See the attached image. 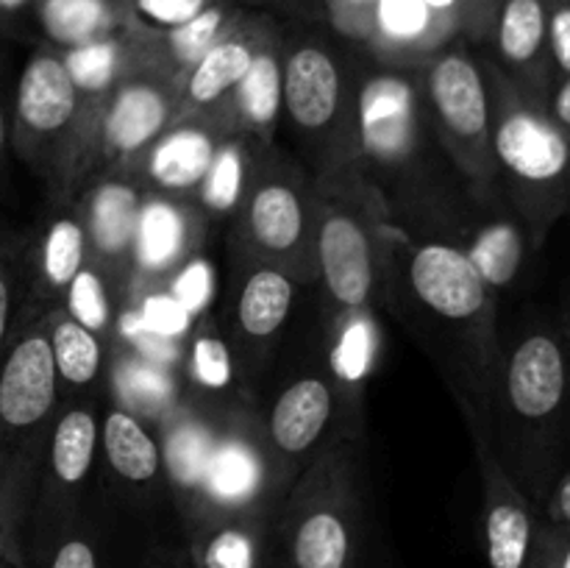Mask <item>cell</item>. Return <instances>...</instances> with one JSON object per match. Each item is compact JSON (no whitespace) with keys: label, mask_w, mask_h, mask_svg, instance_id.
<instances>
[{"label":"cell","mask_w":570,"mask_h":568,"mask_svg":"<svg viewBox=\"0 0 570 568\" xmlns=\"http://www.w3.org/2000/svg\"><path fill=\"white\" fill-rule=\"evenodd\" d=\"M382 304L438 362L454 399L488 412L501 365L499 295L462 245L387 217Z\"/></svg>","instance_id":"6da1fadb"},{"label":"cell","mask_w":570,"mask_h":568,"mask_svg":"<svg viewBox=\"0 0 570 568\" xmlns=\"http://www.w3.org/2000/svg\"><path fill=\"white\" fill-rule=\"evenodd\" d=\"M234 243L315 284V178L282 150L254 148Z\"/></svg>","instance_id":"30bf717a"},{"label":"cell","mask_w":570,"mask_h":568,"mask_svg":"<svg viewBox=\"0 0 570 568\" xmlns=\"http://www.w3.org/2000/svg\"><path fill=\"white\" fill-rule=\"evenodd\" d=\"M33 17L56 50L78 48L131 26L128 11L115 0H33Z\"/></svg>","instance_id":"d6a6232c"},{"label":"cell","mask_w":570,"mask_h":568,"mask_svg":"<svg viewBox=\"0 0 570 568\" xmlns=\"http://www.w3.org/2000/svg\"><path fill=\"white\" fill-rule=\"evenodd\" d=\"M81 111L83 98L61 53L42 45L28 56L11 92L9 148L50 184L76 137Z\"/></svg>","instance_id":"8fae6325"},{"label":"cell","mask_w":570,"mask_h":568,"mask_svg":"<svg viewBox=\"0 0 570 568\" xmlns=\"http://www.w3.org/2000/svg\"><path fill=\"white\" fill-rule=\"evenodd\" d=\"M554 76H570V0H543Z\"/></svg>","instance_id":"7bdbcfd3"},{"label":"cell","mask_w":570,"mask_h":568,"mask_svg":"<svg viewBox=\"0 0 570 568\" xmlns=\"http://www.w3.org/2000/svg\"><path fill=\"white\" fill-rule=\"evenodd\" d=\"M560 329H562V337H566V345H568V356H570V301H568L566 312H562V317H560Z\"/></svg>","instance_id":"f907efd6"},{"label":"cell","mask_w":570,"mask_h":568,"mask_svg":"<svg viewBox=\"0 0 570 568\" xmlns=\"http://www.w3.org/2000/svg\"><path fill=\"white\" fill-rule=\"evenodd\" d=\"M488 39L493 42L490 61L529 98L546 104L557 76L549 53L543 0H501Z\"/></svg>","instance_id":"44dd1931"},{"label":"cell","mask_w":570,"mask_h":568,"mask_svg":"<svg viewBox=\"0 0 570 568\" xmlns=\"http://www.w3.org/2000/svg\"><path fill=\"white\" fill-rule=\"evenodd\" d=\"M540 516L570 529V466L554 479L551 490L540 505Z\"/></svg>","instance_id":"f6af8a7d"},{"label":"cell","mask_w":570,"mask_h":568,"mask_svg":"<svg viewBox=\"0 0 570 568\" xmlns=\"http://www.w3.org/2000/svg\"><path fill=\"white\" fill-rule=\"evenodd\" d=\"M282 123L304 150L312 178L354 173L356 72L317 37L282 39Z\"/></svg>","instance_id":"52a82bcc"},{"label":"cell","mask_w":570,"mask_h":568,"mask_svg":"<svg viewBox=\"0 0 570 568\" xmlns=\"http://www.w3.org/2000/svg\"><path fill=\"white\" fill-rule=\"evenodd\" d=\"M176 120L178 84L156 67L131 72L98 98H83L76 137L48 184L53 200H76L98 178L131 173Z\"/></svg>","instance_id":"5b68a950"},{"label":"cell","mask_w":570,"mask_h":568,"mask_svg":"<svg viewBox=\"0 0 570 568\" xmlns=\"http://www.w3.org/2000/svg\"><path fill=\"white\" fill-rule=\"evenodd\" d=\"M529 568H570V529L540 516Z\"/></svg>","instance_id":"b9f144b4"},{"label":"cell","mask_w":570,"mask_h":568,"mask_svg":"<svg viewBox=\"0 0 570 568\" xmlns=\"http://www.w3.org/2000/svg\"><path fill=\"white\" fill-rule=\"evenodd\" d=\"M189 568H193V566H189Z\"/></svg>","instance_id":"9f6ffc18"},{"label":"cell","mask_w":570,"mask_h":568,"mask_svg":"<svg viewBox=\"0 0 570 568\" xmlns=\"http://www.w3.org/2000/svg\"><path fill=\"white\" fill-rule=\"evenodd\" d=\"M273 37L265 20L239 17L178 84V117L226 115L228 95L237 89L262 45Z\"/></svg>","instance_id":"7402d4cb"},{"label":"cell","mask_w":570,"mask_h":568,"mask_svg":"<svg viewBox=\"0 0 570 568\" xmlns=\"http://www.w3.org/2000/svg\"><path fill=\"white\" fill-rule=\"evenodd\" d=\"M421 92L434 143L468 198L501 200L493 167V104L482 59L465 45L438 50L423 67Z\"/></svg>","instance_id":"9c48e42d"},{"label":"cell","mask_w":570,"mask_h":568,"mask_svg":"<svg viewBox=\"0 0 570 568\" xmlns=\"http://www.w3.org/2000/svg\"><path fill=\"white\" fill-rule=\"evenodd\" d=\"M365 42L382 53V65L412 67L417 50H434L440 39V17L423 0H376Z\"/></svg>","instance_id":"1f68e13d"},{"label":"cell","mask_w":570,"mask_h":568,"mask_svg":"<svg viewBox=\"0 0 570 568\" xmlns=\"http://www.w3.org/2000/svg\"><path fill=\"white\" fill-rule=\"evenodd\" d=\"M9 131H11V92L3 76V59H0V165H3L6 148H9Z\"/></svg>","instance_id":"7dc6e473"},{"label":"cell","mask_w":570,"mask_h":568,"mask_svg":"<svg viewBox=\"0 0 570 568\" xmlns=\"http://www.w3.org/2000/svg\"><path fill=\"white\" fill-rule=\"evenodd\" d=\"M209 3L212 0H131L128 22L145 33L170 31L200 14Z\"/></svg>","instance_id":"60d3db41"},{"label":"cell","mask_w":570,"mask_h":568,"mask_svg":"<svg viewBox=\"0 0 570 568\" xmlns=\"http://www.w3.org/2000/svg\"><path fill=\"white\" fill-rule=\"evenodd\" d=\"M9 568H14V566H9Z\"/></svg>","instance_id":"11a10c76"},{"label":"cell","mask_w":570,"mask_h":568,"mask_svg":"<svg viewBox=\"0 0 570 568\" xmlns=\"http://www.w3.org/2000/svg\"><path fill=\"white\" fill-rule=\"evenodd\" d=\"M287 484L278 482L262 445L256 415L232 410L223 418L198 501L184 516L187 535L232 516H278Z\"/></svg>","instance_id":"7c38bea8"},{"label":"cell","mask_w":570,"mask_h":568,"mask_svg":"<svg viewBox=\"0 0 570 568\" xmlns=\"http://www.w3.org/2000/svg\"><path fill=\"white\" fill-rule=\"evenodd\" d=\"M165 290L189 312V315H206L212 298H215V267L209 265V259L195 254L193 259L167 282Z\"/></svg>","instance_id":"ab89813d"},{"label":"cell","mask_w":570,"mask_h":568,"mask_svg":"<svg viewBox=\"0 0 570 568\" xmlns=\"http://www.w3.org/2000/svg\"><path fill=\"white\" fill-rule=\"evenodd\" d=\"M232 131L234 126L226 115L178 117L145 150V156L128 176L137 178L145 189L193 200L200 182L209 173L217 148Z\"/></svg>","instance_id":"d6986e66"},{"label":"cell","mask_w":570,"mask_h":568,"mask_svg":"<svg viewBox=\"0 0 570 568\" xmlns=\"http://www.w3.org/2000/svg\"><path fill=\"white\" fill-rule=\"evenodd\" d=\"M323 329H326V365L340 390L343 418H348L351 404L360 401L362 388L376 371L379 337H382L376 310L348 312Z\"/></svg>","instance_id":"f1b7e54d"},{"label":"cell","mask_w":570,"mask_h":568,"mask_svg":"<svg viewBox=\"0 0 570 568\" xmlns=\"http://www.w3.org/2000/svg\"><path fill=\"white\" fill-rule=\"evenodd\" d=\"M98 449L100 412L95 401L61 404L53 418V427H50L26 543L81 516L83 488H87L89 473H92Z\"/></svg>","instance_id":"9a60e30c"},{"label":"cell","mask_w":570,"mask_h":568,"mask_svg":"<svg viewBox=\"0 0 570 568\" xmlns=\"http://www.w3.org/2000/svg\"><path fill=\"white\" fill-rule=\"evenodd\" d=\"M48 340L61 395L65 390H87L106 376L109 340L72 321L61 306L48 312Z\"/></svg>","instance_id":"836d02e7"},{"label":"cell","mask_w":570,"mask_h":568,"mask_svg":"<svg viewBox=\"0 0 570 568\" xmlns=\"http://www.w3.org/2000/svg\"><path fill=\"white\" fill-rule=\"evenodd\" d=\"M122 282L115 271L98 265L95 259H89L81 271L76 273V278L70 282V287L61 295L59 306L72 317V321L81 323L89 332L100 334V337L111 340L115 337L117 326V284Z\"/></svg>","instance_id":"d590c367"},{"label":"cell","mask_w":570,"mask_h":568,"mask_svg":"<svg viewBox=\"0 0 570 568\" xmlns=\"http://www.w3.org/2000/svg\"><path fill=\"white\" fill-rule=\"evenodd\" d=\"M254 148L245 134L232 131L217 148L209 173L200 182L193 204L209 221L217 217H237L243 206L245 189L250 182V165H254Z\"/></svg>","instance_id":"e575fe53"},{"label":"cell","mask_w":570,"mask_h":568,"mask_svg":"<svg viewBox=\"0 0 570 568\" xmlns=\"http://www.w3.org/2000/svg\"><path fill=\"white\" fill-rule=\"evenodd\" d=\"M237 20L239 11L234 9L232 3H226V0H212L200 14H195L193 20H187L184 26H176L170 28V31L159 33H137L139 39H142V48L150 67H156V70L170 76L176 84H181V78L193 70L195 61H198Z\"/></svg>","instance_id":"f546056e"},{"label":"cell","mask_w":570,"mask_h":568,"mask_svg":"<svg viewBox=\"0 0 570 568\" xmlns=\"http://www.w3.org/2000/svg\"><path fill=\"white\" fill-rule=\"evenodd\" d=\"M376 0H328V14L334 17L343 31H348L351 37L367 39L371 31V17Z\"/></svg>","instance_id":"ee69618b"},{"label":"cell","mask_w":570,"mask_h":568,"mask_svg":"<svg viewBox=\"0 0 570 568\" xmlns=\"http://www.w3.org/2000/svg\"><path fill=\"white\" fill-rule=\"evenodd\" d=\"M100 451H104V460L109 462L111 473L126 488L148 493L159 484H167L159 438L150 432L148 423L134 418L122 407L111 404L100 415Z\"/></svg>","instance_id":"83f0119b"},{"label":"cell","mask_w":570,"mask_h":568,"mask_svg":"<svg viewBox=\"0 0 570 568\" xmlns=\"http://www.w3.org/2000/svg\"><path fill=\"white\" fill-rule=\"evenodd\" d=\"M48 312L17 329L0 360V560L14 568H26L28 521L61 407Z\"/></svg>","instance_id":"3957f363"},{"label":"cell","mask_w":570,"mask_h":568,"mask_svg":"<svg viewBox=\"0 0 570 568\" xmlns=\"http://www.w3.org/2000/svg\"><path fill=\"white\" fill-rule=\"evenodd\" d=\"M543 106L546 111L554 117V123H560V126L570 134V76L557 78Z\"/></svg>","instance_id":"bcb514c9"},{"label":"cell","mask_w":570,"mask_h":568,"mask_svg":"<svg viewBox=\"0 0 570 568\" xmlns=\"http://www.w3.org/2000/svg\"><path fill=\"white\" fill-rule=\"evenodd\" d=\"M387 209L360 176L315 178V284L323 326L382 306Z\"/></svg>","instance_id":"8992f818"},{"label":"cell","mask_w":570,"mask_h":568,"mask_svg":"<svg viewBox=\"0 0 570 568\" xmlns=\"http://www.w3.org/2000/svg\"><path fill=\"white\" fill-rule=\"evenodd\" d=\"M482 65L493 104L495 189L540 251L551 228L570 217V134L493 61Z\"/></svg>","instance_id":"277c9868"},{"label":"cell","mask_w":570,"mask_h":568,"mask_svg":"<svg viewBox=\"0 0 570 568\" xmlns=\"http://www.w3.org/2000/svg\"><path fill=\"white\" fill-rule=\"evenodd\" d=\"M337 418H343V404L328 365L306 368L276 390L265 415L256 418V427L278 482L289 488L293 479L332 445Z\"/></svg>","instance_id":"5bb4252c"},{"label":"cell","mask_w":570,"mask_h":568,"mask_svg":"<svg viewBox=\"0 0 570 568\" xmlns=\"http://www.w3.org/2000/svg\"><path fill=\"white\" fill-rule=\"evenodd\" d=\"M465 415L468 432L476 451L482 477V532L484 555L490 568H529L540 510L532 505L521 484L510 477L490 440L488 415L468 401H456Z\"/></svg>","instance_id":"2e32d148"},{"label":"cell","mask_w":570,"mask_h":568,"mask_svg":"<svg viewBox=\"0 0 570 568\" xmlns=\"http://www.w3.org/2000/svg\"><path fill=\"white\" fill-rule=\"evenodd\" d=\"M59 53L81 98H98L131 72L150 67L137 28H131V31L126 28V31H117L111 37L59 50Z\"/></svg>","instance_id":"4dcf8cb0"},{"label":"cell","mask_w":570,"mask_h":568,"mask_svg":"<svg viewBox=\"0 0 570 568\" xmlns=\"http://www.w3.org/2000/svg\"><path fill=\"white\" fill-rule=\"evenodd\" d=\"M142 193L145 187L134 176L111 173L83 187L72 200L87 228L89 259L115 271L122 282H126L128 251H131Z\"/></svg>","instance_id":"603a6c76"},{"label":"cell","mask_w":570,"mask_h":568,"mask_svg":"<svg viewBox=\"0 0 570 568\" xmlns=\"http://www.w3.org/2000/svg\"><path fill=\"white\" fill-rule=\"evenodd\" d=\"M223 415H212L184 399L181 407L159 427L161 466H165L167 488L176 496V507L181 518L195 507L204 484L206 468H209L212 451H215L217 434H220Z\"/></svg>","instance_id":"d4e9b609"},{"label":"cell","mask_w":570,"mask_h":568,"mask_svg":"<svg viewBox=\"0 0 570 568\" xmlns=\"http://www.w3.org/2000/svg\"><path fill=\"white\" fill-rule=\"evenodd\" d=\"M184 362H187L189 384L198 393H217L237 379L226 334L212 326L209 315H200L195 321V332L189 340V349L184 351Z\"/></svg>","instance_id":"74e56055"},{"label":"cell","mask_w":570,"mask_h":568,"mask_svg":"<svg viewBox=\"0 0 570 568\" xmlns=\"http://www.w3.org/2000/svg\"><path fill=\"white\" fill-rule=\"evenodd\" d=\"M0 568H9V562H3V560H0Z\"/></svg>","instance_id":"db71d44e"},{"label":"cell","mask_w":570,"mask_h":568,"mask_svg":"<svg viewBox=\"0 0 570 568\" xmlns=\"http://www.w3.org/2000/svg\"><path fill=\"white\" fill-rule=\"evenodd\" d=\"M106 388L115 395L111 404L128 410L142 423H154L156 429L187 399L176 368L142 354L120 337L109 340Z\"/></svg>","instance_id":"cb8c5ba5"},{"label":"cell","mask_w":570,"mask_h":568,"mask_svg":"<svg viewBox=\"0 0 570 568\" xmlns=\"http://www.w3.org/2000/svg\"><path fill=\"white\" fill-rule=\"evenodd\" d=\"M282 39L273 37L262 45L254 65L226 100V117L234 131L245 134L259 148H273L282 128Z\"/></svg>","instance_id":"484cf974"},{"label":"cell","mask_w":570,"mask_h":568,"mask_svg":"<svg viewBox=\"0 0 570 568\" xmlns=\"http://www.w3.org/2000/svg\"><path fill=\"white\" fill-rule=\"evenodd\" d=\"M488 429L495 454L532 505L570 466V356L560 321L532 317L501 334Z\"/></svg>","instance_id":"7a4b0ae2"},{"label":"cell","mask_w":570,"mask_h":568,"mask_svg":"<svg viewBox=\"0 0 570 568\" xmlns=\"http://www.w3.org/2000/svg\"><path fill=\"white\" fill-rule=\"evenodd\" d=\"M89 262V239L72 200H53V212L26 234V301H22L20 326L33 317L56 310L76 278Z\"/></svg>","instance_id":"ac0fdd59"},{"label":"cell","mask_w":570,"mask_h":568,"mask_svg":"<svg viewBox=\"0 0 570 568\" xmlns=\"http://www.w3.org/2000/svg\"><path fill=\"white\" fill-rule=\"evenodd\" d=\"M139 568H189L187 549H184V551L156 549L154 555H148V560H145Z\"/></svg>","instance_id":"c3c4849f"},{"label":"cell","mask_w":570,"mask_h":568,"mask_svg":"<svg viewBox=\"0 0 570 568\" xmlns=\"http://www.w3.org/2000/svg\"><path fill=\"white\" fill-rule=\"evenodd\" d=\"M9 17H11V11L6 9L3 3H0V33H3L6 28H9Z\"/></svg>","instance_id":"816d5d0a"},{"label":"cell","mask_w":570,"mask_h":568,"mask_svg":"<svg viewBox=\"0 0 570 568\" xmlns=\"http://www.w3.org/2000/svg\"><path fill=\"white\" fill-rule=\"evenodd\" d=\"M193 568H273L276 562V518L232 516L187 535Z\"/></svg>","instance_id":"4316f807"},{"label":"cell","mask_w":570,"mask_h":568,"mask_svg":"<svg viewBox=\"0 0 570 568\" xmlns=\"http://www.w3.org/2000/svg\"><path fill=\"white\" fill-rule=\"evenodd\" d=\"M301 282L287 267L232 245V293H228V349L237 379L250 388L262 376L293 315Z\"/></svg>","instance_id":"4fadbf2b"},{"label":"cell","mask_w":570,"mask_h":568,"mask_svg":"<svg viewBox=\"0 0 570 568\" xmlns=\"http://www.w3.org/2000/svg\"><path fill=\"white\" fill-rule=\"evenodd\" d=\"M423 3H426L429 9H432L434 17H440V20H443V17H451V20H454L456 26H460L462 0H423Z\"/></svg>","instance_id":"681fc988"},{"label":"cell","mask_w":570,"mask_h":568,"mask_svg":"<svg viewBox=\"0 0 570 568\" xmlns=\"http://www.w3.org/2000/svg\"><path fill=\"white\" fill-rule=\"evenodd\" d=\"M204 215L193 200L145 189L137 228L128 251L126 282L139 295L165 290L167 282L198 254V228Z\"/></svg>","instance_id":"e0dca14e"},{"label":"cell","mask_w":570,"mask_h":568,"mask_svg":"<svg viewBox=\"0 0 570 568\" xmlns=\"http://www.w3.org/2000/svg\"><path fill=\"white\" fill-rule=\"evenodd\" d=\"M26 301V234L0 221V360L20 329Z\"/></svg>","instance_id":"f35d334b"},{"label":"cell","mask_w":570,"mask_h":568,"mask_svg":"<svg viewBox=\"0 0 570 568\" xmlns=\"http://www.w3.org/2000/svg\"><path fill=\"white\" fill-rule=\"evenodd\" d=\"M451 239L462 245L495 295L521 282L529 259L538 251L529 237V228L504 200L476 204L468 198L465 209L451 228Z\"/></svg>","instance_id":"ffe728a7"},{"label":"cell","mask_w":570,"mask_h":568,"mask_svg":"<svg viewBox=\"0 0 570 568\" xmlns=\"http://www.w3.org/2000/svg\"><path fill=\"white\" fill-rule=\"evenodd\" d=\"M26 568H104V551L83 512L26 543Z\"/></svg>","instance_id":"8d00e7d4"},{"label":"cell","mask_w":570,"mask_h":568,"mask_svg":"<svg viewBox=\"0 0 570 568\" xmlns=\"http://www.w3.org/2000/svg\"><path fill=\"white\" fill-rule=\"evenodd\" d=\"M289 3H298V6H321L326 0H289Z\"/></svg>","instance_id":"f5cc1de1"},{"label":"cell","mask_w":570,"mask_h":568,"mask_svg":"<svg viewBox=\"0 0 570 568\" xmlns=\"http://www.w3.org/2000/svg\"><path fill=\"white\" fill-rule=\"evenodd\" d=\"M360 543V493L348 449L337 440L284 493L276 516V562L282 568H356Z\"/></svg>","instance_id":"ba28073f"}]
</instances>
